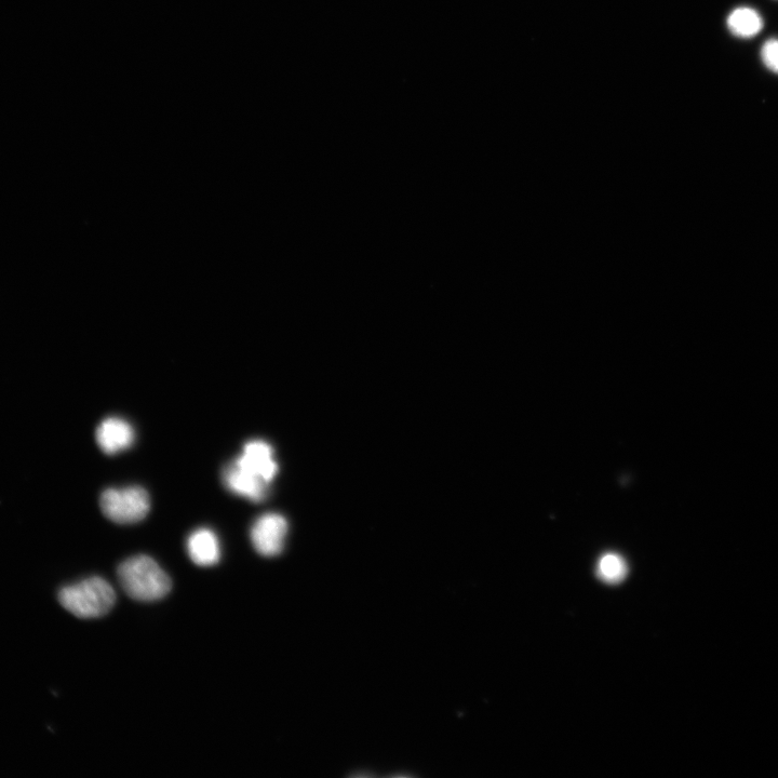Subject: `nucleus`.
<instances>
[{"instance_id":"4","label":"nucleus","mask_w":778,"mask_h":778,"mask_svg":"<svg viewBox=\"0 0 778 778\" xmlns=\"http://www.w3.org/2000/svg\"><path fill=\"white\" fill-rule=\"evenodd\" d=\"M288 522L284 516L270 513L254 521L251 531V543L264 557H275L284 551Z\"/></svg>"},{"instance_id":"8","label":"nucleus","mask_w":778,"mask_h":778,"mask_svg":"<svg viewBox=\"0 0 778 778\" xmlns=\"http://www.w3.org/2000/svg\"><path fill=\"white\" fill-rule=\"evenodd\" d=\"M187 553L195 565L212 567L221 559V546L216 533L208 528L194 531L187 540Z\"/></svg>"},{"instance_id":"7","label":"nucleus","mask_w":778,"mask_h":778,"mask_svg":"<svg viewBox=\"0 0 778 778\" xmlns=\"http://www.w3.org/2000/svg\"><path fill=\"white\" fill-rule=\"evenodd\" d=\"M222 478L228 491L252 502H263L270 493L271 484L244 474L233 463L224 468Z\"/></svg>"},{"instance_id":"6","label":"nucleus","mask_w":778,"mask_h":778,"mask_svg":"<svg viewBox=\"0 0 778 778\" xmlns=\"http://www.w3.org/2000/svg\"><path fill=\"white\" fill-rule=\"evenodd\" d=\"M96 438L100 449L109 455H115L129 449L136 432L132 425L122 418H107L97 428Z\"/></svg>"},{"instance_id":"3","label":"nucleus","mask_w":778,"mask_h":778,"mask_svg":"<svg viewBox=\"0 0 778 778\" xmlns=\"http://www.w3.org/2000/svg\"><path fill=\"white\" fill-rule=\"evenodd\" d=\"M100 506L106 518L119 525H132L149 514L151 500L141 487L112 488L102 493Z\"/></svg>"},{"instance_id":"11","label":"nucleus","mask_w":778,"mask_h":778,"mask_svg":"<svg viewBox=\"0 0 778 778\" xmlns=\"http://www.w3.org/2000/svg\"><path fill=\"white\" fill-rule=\"evenodd\" d=\"M761 57L764 65H766L770 71L778 74V40L777 39L768 40V42L763 45L761 50Z\"/></svg>"},{"instance_id":"1","label":"nucleus","mask_w":778,"mask_h":778,"mask_svg":"<svg viewBox=\"0 0 778 778\" xmlns=\"http://www.w3.org/2000/svg\"><path fill=\"white\" fill-rule=\"evenodd\" d=\"M118 579L125 593L141 602L163 599L172 588L169 575L153 558L145 555L125 560L118 568Z\"/></svg>"},{"instance_id":"2","label":"nucleus","mask_w":778,"mask_h":778,"mask_svg":"<svg viewBox=\"0 0 778 778\" xmlns=\"http://www.w3.org/2000/svg\"><path fill=\"white\" fill-rule=\"evenodd\" d=\"M58 598L67 612L83 620L109 614L116 603L114 588L99 576L63 587Z\"/></svg>"},{"instance_id":"10","label":"nucleus","mask_w":778,"mask_h":778,"mask_svg":"<svg viewBox=\"0 0 778 778\" xmlns=\"http://www.w3.org/2000/svg\"><path fill=\"white\" fill-rule=\"evenodd\" d=\"M597 573L602 581L609 584H617L625 579L627 565L620 555L606 554L599 560Z\"/></svg>"},{"instance_id":"9","label":"nucleus","mask_w":778,"mask_h":778,"mask_svg":"<svg viewBox=\"0 0 778 778\" xmlns=\"http://www.w3.org/2000/svg\"><path fill=\"white\" fill-rule=\"evenodd\" d=\"M762 26L759 13L750 8H737L728 18V28L737 37H754L762 30Z\"/></svg>"},{"instance_id":"5","label":"nucleus","mask_w":778,"mask_h":778,"mask_svg":"<svg viewBox=\"0 0 778 778\" xmlns=\"http://www.w3.org/2000/svg\"><path fill=\"white\" fill-rule=\"evenodd\" d=\"M244 474L272 484L278 473V464L273 448L262 440H252L245 445L243 453L232 462Z\"/></svg>"}]
</instances>
